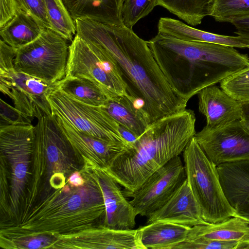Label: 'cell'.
<instances>
[{"instance_id":"cell-10","label":"cell","mask_w":249,"mask_h":249,"mask_svg":"<svg viewBox=\"0 0 249 249\" xmlns=\"http://www.w3.org/2000/svg\"><path fill=\"white\" fill-rule=\"evenodd\" d=\"M53 85L18 71L15 67L0 69L1 92L11 99L14 107L29 119L52 115L47 95Z\"/></svg>"},{"instance_id":"cell-18","label":"cell","mask_w":249,"mask_h":249,"mask_svg":"<svg viewBox=\"0 0 249 249\" xmlns=\"http://www.w3.org/2000/svg\"><path fill=\"white\" fill-rule=\"evenodd\" d=\"M158 31L162 36L184 41L204 42L249 49V41L240 36H224L204 31L171 18H160Z\"/></svg>"},{"instance_id":"cell-7","label":"cell","mask_w":249,"mask_h":249,"mask_svg":"<svg viewBox=\"0 0 249 249\" xmlns=\"http://www.w3.org/2000/svg\"><path fill=\"white\" fill-rule=\"evenodd\" d=\"M71 43L45 28L37 39L17 50L15 68L18 71L54 85L66 76Z\"/></svg>"},{"instance_id":"cell-39","label":"cell","mask_w":249,"mask_h":249,"mask_svg":"<svg viewBox=\"0 0 249 249\" xmlns=\"http://www.w3.org/2000/svg\"><path fill=\"white\" fill-rule=\"evenodd\" d=\"M119 131L129 147L133 144L138 139L133 133L124 126L120 125Z\"/></svg>"},{"instance_id":"cell-2","label":"cell","mask_w":249,"mask_h":249,"mask_svg":"<svg viewBox=\"0 0 249 249\" xmlns=\"http://www.w3.org/2000/svg\"><path fill=\"white\" fill-rule=\"evenodd\" d=\"M148 44L170 86L187 102L203 89L249 66L247 54L228 46L184 41L159 33Z\"/></svg>"},{"instance_id":"cell-14","label":"cell","mask_w":249,"mask_h":249,"mask_svg":"<svg viewBox=\"0 0 249 249\" xmlns=\"http://www.w3.org/2000/svg\"><path fill=\"white\" fill-rule=\"evenodd\" d=\"M54 236L56 241L53 248L146 249L138 229L115 230L101 225Z\"/></svg>"},{"instance_id":"cell-17","label":"cell","mask_w":249,"mask_h":249,"mask_svg":"<svg viewBox=\"0 0 249 249\" xmlns=\"http://www.w3.org/2000/svg\"><path fill=\"white\" fill-rule=\"evenodd\" d=\"M197 94L198 110L205 116L208 126L218 128L241 120L240 102L220 87L211 85Z\"/></svg>"},{"instance_id":"cell-37","label":"cell","mask_w":249,"mask_h":249,"mask_svg":"<svg viewBox=\"0 0 249 249\" xmlns=\"http://www.w3.org/2000/svg\"><path fill=\"white\" fill-rule=\"evenodd\" d=\"M231 23L236 28L235 34L249 41V16L234 18Z\"/></svg>"},{"instance_id":"cell-30","label":"cell","mask_w":249,"mask_h":249,"mask_svg":"<svg viewBox=\"0 0 249 249\" xmlns=\"http://www.w3.org/2000/svg\"><path fill=\"white\" fill-rule=\"evenodd\" d=\"M220 87L239 102L249 101V66L222 80Z\"/></svg>"},{"instance_id":"cell-29","label":"cell","mask_w":249,"mask_h":249,"mask_svg":"<svg viewBox=\"0 0 249 249\" xmlns=\"http://www.w3.org/2000/svg\"><path fill=\"white\" fill-rule=\"evenodd\" d=\"M157 6L158 0H122L123 25L132 29L139 20L149 15Z\"/></svg>"},{"instance_id":"cell-15","label":"cell","mask_w":249,"mask_h":249,"mask_svg":"<svg viewBox=\"0 0 249 249\" xmlns=\"http://www.w3.org/2000/svg\"><path fill=\"white\" fill-rule=\"evenodd\" d=\"M102 192L105 213L102 226L115 230L133 229L137 215L119 183L104 170L92 169Z\"/></svg>"},{"instance_id":"cell-38","label":"cell","mask_w":249,"mask_h":249,"mask_svg":"<svg viewBox=\"0 0 249 249\" xmlns=\"http://www.w3.org/2000/svg\"><path fill=\"white\" fill-rule=\"evenodd\" d=\"M68 182L73 187H79L85 183V178L79 171L72 172L68 178Z\"/></svg>"},{"instance_id":"cell-27","label":"cell","mask_w":249,"mask_h":249,"mask_svg":"<svg viewBox=\"0 0 249 249\" xmlns=\"http://www.w3.org/2000/svg\"><path fill=\"white\" fill-rule=\"evenodd\" d=\"M50 29L71 42L76 34L75 21L63 0H44Z\"/></svg>"},{"instance_id":"cell-23","label":"cell","mask_w":249,"mask_h":249,"mask_svg":"<svg viewBox=\"0 0 249 249\" xmlns=\"http://www.w3.org/2000/svg\"><path fill=\"white\" fill-rule=\"evenodd\" d=\"M202 237L218 241H245L249 240V223L238 217H232L222 222L191 227L187 239Z\"/></svg>"},{"instance_id":"cell-12","label":"cell","mask_w":249,"mask_h":249,"mask_svg":"<svg viewBox=\"0 0 249 249\" xmlns=\"http://www.w3.org/2000/svg\"><path fill=\"white\" fill-rule=\"evenodd\" d=\"M194 137L207 157L216 166L249 160V129L241 120L218 128L205 125Z\"/></svg>"},{"instance_id":"cell-21","label":"cell","mask_w":249,"mask_h":249,"mask_svg":"<svg viewBox=\"0 0 249 249\" xmlns=\"http://www.w3.org/2000/svg\"><path fill=\"white\" fill-rule=\"evenodd\" d=\"M45 28L33 15L17 8L13 18L0 28V39L18 50L37 39Z\"/></svg>"},{"instance_id":"cell-16","label":"cell","mask_w":249,"mask_h":249,"mask_svg":"<svg viewBox=\"0 0 249 249\" xmlns=\"http://www.w3.org/2000/svg\"><path fill=\"white\" fill-rule=\"evenodd\" d=\"M155 221L190 227L209 224L202 218L200 207L186 178L168 200L147 217V224Z\"/></svg>"},{"instance_id":"cell-20","label":"cell","mask_w":249,"mask_h":249,"mask_svg":"<svg viewBox=\"0 0 249 249\" xmlns=\"http://www.w3.org/2000/svg\"><path fill=\"white\" fill-rule=\"evenodd\" d=\"M191 228L169 222L155 221L138 229L141 241L146 249H175L186 240Z\"/></svg>"},{"instance_id":"cell-6","label":"cell","mask_w":249,"mask_h":249,"mask_svg":"<svg viewBox=\"0 0 249 249\" xmlns=\"http://www.w3.org/2000/svg\"><path fill=\"white\" fill-rule=\"evenodd\" d=\"M65 77L92 81L109 100L128 94L127 86L115 61L100 48L76 34L70 46Z\"/></svg>"},{"instance_id":"cell-34","label":"cell","mask_w":249,"mask_h":249,"mask_svg":"<svg viewBox=\"0 0 249 249\" xmlns=\"http://www.w3.org/2000/svg\"><path fill=\"white\" fill-rule=\"evenodd\" d=\"M0 125L18 123H31L30 119L24 117L15 107L2 99L0 100Z\"/></svg>"},{"instance_id":"cell-26","label":"cell","mask_w":249,"mask_h":249,"mask_svg":"<svg viewBox=\"0 0 249 249\" xmlns=\"http://www.w3.org/2000/svg\"><path fill=\"white\" fill-rule=\"evenodd\" d=\"M158 6L166 9L186 23L200 24L209 16L211 0H158Z\"/></svg>"},{"instance_id":"cell-40","label":"cell","mask_w":249,"mask_h":249,"mask_svg":"<svg viewBox=\"0 0 249 249\" xmlns=\"http://www.w3.org/2000/svg\"><path fill=\"white\" fill-rule=\"evenodd\" d=\"M240 102L241 106V121L249 129V101Z\"/></svg>"},{"instance_id":"cell-11","label":"cell","mask_w":249,"mask_h":249,"mask_svg":"<svg viewBox=\"0 0 249 249\" xmlns=\"http://www.w3.org/2000/svg\"><path fill=\"white\" fill-rule=\"evenodd\" d=\"M180 157H175L149 176L137 190L124 192L137 215L146 216L163 206L186 179Z\"/></svg>"},{"instance_id":"cell-19","label":"cell","mask_w":249,"mask_h":249,"mask_svg":"<svg viewBox=\"0 0 249 249\" xmlns=\"http://www.w3.org/2000/svg\"><path fill=\"white\" fill-rule=\"evenodd\" d=\"M74 20L89 18L100 23L123 26L122 0H63Z\"/></svg>"},{"instance_id":"cell-22","label":"cell","mask_w":249,"mask_h":249,"mask_svg":"<svg viewBox=\"0 0 249 249\" xmlns=\"http://www.w3.org/2000/svg\"><path fill=\"white\" fill-rule=\"evenodd\" d=\"M137 100L127 94L114 100H108L102 106L121 126L138 138L150 124L146 113L136 104Z\"/></svg>"},{"instance_id":"cell-9","label":"cell","mask_w":249,"mask_h":249,"mask_svg":"<svg viewBox=\"0 0 249 249\" xmlns=\"http://www.w3.org/2000/svg\"><path fill=\"white\" fill-rule=\"evenodd\" d=\"M35 126L31 123L0 125L1 155L11 168V207L15 211L27 183L29 160L34 150Z\"/></svg>"},{"instance_id":"cell-25","label":"cell","mask_w":249,"mask_h":249,"mask_svg":"<svg viewBox=\"0 0 249 249\" xmlns=\"http://www.w3.org/2000/svg\"><path fill=\"white\" fill-rule=\"evenodd\" d=\"M53 86L71 98L91 106H103L109 100L100 87L85 78L65 77Z\"/></svg>"},{"instance_id":"cell-36","label":"cell","mask_w":249,"mask_h":249,"mask_svg":"<svg viewBox=\"0 0 249 249\" xmlns=\"http://www.w3.org/2000/svg\"><path fill=\"white\" fill-rule=\"evenodd\" d=\"M16 11L15 0H0V28L13 18Z\"/></svg>"},{"instance_id":"cell-35","label":"cell","mask_w":249,"mask_h":249,"mask_svg":"<svg viewBox=\"0 0 249 249\" xmlns=\"http://www.w3.org/2000/svg\"><path fill=\"white\" fill-rule=\"evenodd\" d=\"M227 200L235 212L234 217L241 218L249 223V196Z\"/></svg>"},{"instance_id":"cell-28","label":"cell","mask_w":249,"mask_h":249,"mask_svg":"<svg viewBox=\"0 0 249 249\" xmlns=\"http://www.w3.org/2000/svg\"><path fill=\"white\" fill-rule=\"evenodd\" d=\"M209 16L216 21L230 22L249 16V0H211Z\"/></svg>"},{"instance_id":"cell-24","label":"cell","mask_w":249,"mask_h":249,"mask_svg":"<svg viewBox=\"0 0 249 249\" xmlns=\"http://www.w3.org/2000/svg\"><path fill=\"white\" fill-rule=\"evenodd\" d=\"M217 169L227 199L249 196V160L222 163Z\"/></svg>"},{"instance_id":"cell-32","label":"cell","mask_w":249,"mask_h":249,"mask_svg":"<svg viewBox=\"0 0 249 249\" xmlns=\"http://www.w3.org/2000/svg\"><path fill=\"white\" fill-rule=\"evenodd\" d=\"M52 235H37L21 237L11 239L13 248L17 249H45L52 248L56 239Z\"/></svg>"},{"instance_id":"cell-13","label":"cell","mask_w":249,"mask_h":249,"mask_svg":"<svg viewBox=\"0 0 249 249\" xmlns=\"http://www.w3.org/2000/svg\"><path fill=\"white\" fill-rule=\"evenodd\" d=\"M53 117L71 146L76 158L82 160L84 167L106 170L128 145L122 142L99 139L74 127L64 118Z\"/></svg>"},{"instance_id":"cell-1","label":"cell","mask_w":249,"mask_h":249,"mask_svg":"<svg viewBox=\"0 0 249 249\" xmlns=\"http://www.w3.org/2000/svg\"><path fill=\"white\" fill-rule=\"evenodd\" d=\"M74 21L76 35L115 61L127 86V94L143 104L150 124L186 109L188 102L170 86L148 41L124 25L103 24L86 18Z\"/></svg>"},{"instance_id":"cell-31","label":"cell","mask_w":249,"mask_h":249,"mask_svg":"<svg viewBox=\"0 0 249 249\" xmlns=\"http://www.w3.org/2000/svg\"><path fill=\"white\" fill-rule=\"evenodd\" d=\"M242 242L218 241L195 237L186 239L178 245L175 249H239Z\"/></svg>"},{"instance_id":"cell-4","label":"cell","mask_w":249,"mask_h":249,"mask_svg":"<svg viewBox=\"0 0 249 249\" xmlns=\"http://www.w3.org/2000/svg\"><path fill=\"white\" fill-rule=\"evenodd\" d=\"M85 184L73 187L67 184L51 192L23 220L20 237L74 233L89 228L105 215L103 194L93 171L83 170Z\"/></svg>"},{"instance_id":"cell-3","label":"cell","mask_w":249,"mask_h":249,"mask_svg":"<svg viewBox=\"0 0 249 249\" xmlns=\"http://www.w3.org/2000/svg\"><path fill=\"white\" fill-rule=\"evenodd\" d=\"M196 121L194 112L186 108L158 120L104 170L124 192L135 191L156 170L183 153L196 133Z\"/></svg>"},{"instance_id":"cell-8","label":"cell","mask_w":249,"mask_h":249,"mask_svg":"<svg viewBox=\"0 0 249 249\" xmlns=\"http://www.w3.org/2000/svg\"><path fill=\"white\" fill-rule=\"evenodd\" d=\"M47 99L52 115L64 118L76 129L89 135L127 144L119 131V124L102 106L78 101L53 85L48 94Z\"/></svg>"},{"instance_id":"cell-5","label":"cell","mask_w":249,"mask_h":249,"mask_svg":"<svg viewBox=\"0 0 249 249\" xmlns=\"http://www.w3.org/2000/svg\"><path fill=\"white\" fill-rule=\"evenodd\" d=\"M188 184L197 202L203 219L208 223L222 222L234 217L222 189L215 165L194 137L183 152Z\"/></svg>"},{"instance_id":"cell-33","label":"cell","mask_w":249,"mask_h":249,"mask_svg":"<svg viewBox=\"0 0 249 249\" xmlns=\"http://www.w3.org/2000/svg\"><path fill=\"white\" fill-rule=\"evenodd\" d=\"M17 9L30 13L37 18L46 28H50L44 0H15Z\"/></svg>"}]
</instances>
